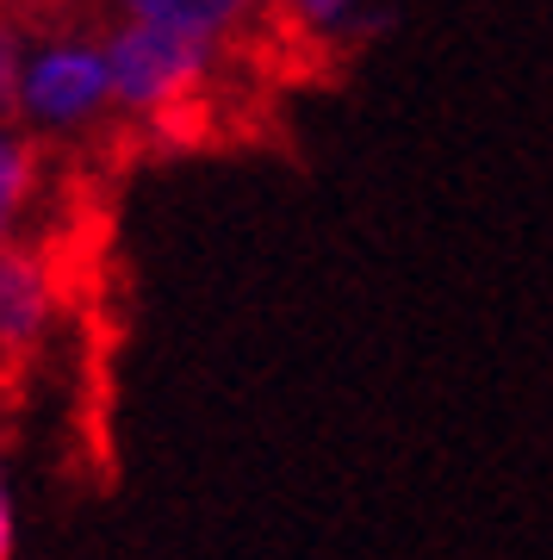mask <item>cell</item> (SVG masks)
I'll use <instances>...</instances> for the list:
<instances>
[{
    "mask_svg": "<svg viewBox=\"0 0 553 560\" xmlns=\"http://www.w3.org/2000/svg\"><path fill=\"white\" fill-rule=\"evenodd\" d=\"M212 44L168 32V25H143V20H119L106 32V75H113V106L131 119H150L162 131H175V119H187L193 106H205V88L217 75Z\"/></svg>",
    "mask_w": 553,
    "mask_h": 560,
    "instance_id": "obj_1",
    "label": "cell"
},
{
    "mask_svg": "<svg viewBox=\"0 0 553 560\" xmlns=\"http://www.w3.org/2000/svg\"><path fill=\"white\" fill-rule=\"evenodd\" d=\"M113 106V75H106V38H44L25 50V81H20V119L44 131H75L94 125Z\"/></svg>",
    "mask_w": 553,
    "mask_h": 560,
    "instance_id": "obj_2",
    "label": "cell"
},
{
    "mask_svg": "<svg viewBox=\"0 0 553 560\" xmlns=\"http://www.w3.org/2000/svg\"><path fill=\"white\" fill-rule=\"evenodd\" d=\"M113 7L125 20L168 25V32H187L212 50H231V44L268 32V13H274V0H113Z\"/></svg>",
    "mask_w": 553,
    "mask_h": 560,
    "instance_id": "obj_3",
    "label": "cell"
},
{
    "mask_svg": "<svg viewBox=\"0 0 553 560\" xmlns=\"http://www.w3.org/2000/svg\"><path fill=\"white\" fill-rule=\"evenodd\" d=\"M57 300H62V280L38 249H0V349L7 355L38 342Z\"/></svg>",
    "mask_w": 553,
    "mask_h": 560,
    "instance_id": "obj_4",
    "label": "cell"
},
{
    "mask_svg": "<svg viewBox=\"0 0 553 560\" xmlns=\"http://www.w3.org/2000/svg\"><path fill=\"white\" fill-rule=\"evenodd\" d=\"M379 20H386V0H274L268 32H280L293 50L330 57V50L361 44Z\"/></svg>",
    "mask_w": 553,
    "mask_h": 560,
    "instance_id": "obj_5",
    "label": "cell"
},
{
    "mask_svg": "<svg viewBox=\"0 0 553 560\" xmlns=\"http://www.w3.org/2000/svg\"><path fill=\"white\" fill-rule=\"evenodd\" d=\"M32 180H38V143L13 138L0 125V249H7V231L20 219V206L32 200Z\"/></svg>",
    "mask_w": 553,
    "mask_h": 560,
    "instance_id": "obj_6",
    "label": "cell"
},
{
    "mask_svg": "<svg viewBox=\"0 0 553 560\" xmlns=\"http://www.w3.org/2000/svg\"><path fill=\"white\" fill-rule=\"evenodd\" d=\"M20 81H25V38L0 13V119H20Z\"/></svg>",
    "mask_w": 553,
    "mask_h": 560,
    "instance_id": "obj_7",
    "label": "cell"
},
{
    "mask_svg": "<svg viewBox=\"0 0 553 560\" xmlns=\"http://www.w3.org/2000/svg\"><path fill=\"white\" fill-rule=\"evenodd\" d=\"M0 560H13V511H7V486H0Z\"/></svg>",
    "mask_w": 553,
    "mask_h": 560,
    "instance_id": "obj_8",
    "label": "cell"
},
{
    "mask_svg": "<svg viewBox=\"0 0 553 560\" xmlns=\"http://www.w3.org/2000/svg\"><path fill=\"white\" fill-rule=\"evenodd\" d=\"M7 7H25V13H62L69 0H7Z\"/></svg>",
    "mask_w": 553,
    "mask_h": 560,
    "instance_id": "obj_9",
    "label": "cell"
}]
</instances>
